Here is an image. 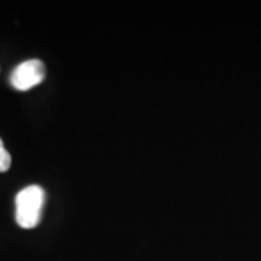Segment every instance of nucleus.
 <instances>
[{
  "mask_svg": "<svg viewBox=\"0 0 261 261\" xmlns=\"http://www.w3.org/2000/svg\"><path fill=\"white\" fill-rule=\"evenodd\" d=\"M45 202V192L39 186H28L16 195V222L19 226L31 229L35 228L41 218Z\"/></svg>",
  "mask_w": 261,
  "mask_h": 261,
  "instance_id": "obj_1",
  "label": "nucleus"
},
{
  "mask_svg": "<svg viewBox=\"0 0 261 261\" xmlns=\"http://www.w3.org/2000/svg\"><path fill=\"white\" fill-rule=\"evenodd\" d=\"M45 79V65L39 60L23 61L12 71L10 84L20 92H27L29 89L41 84Z\"/></svg>",
  "mask_w": 261,
  "mask_h": 261,
  "instance_id": "obj_2",
  "label": "nucleus"
},
{
  "mask_svg": "<svg viewBox=\"0 0 261 261\" xmlns=\"http://www.w3.org/2000/svg\"><path fill=\"white\" fill-rule=\"evenodd\" d=\"M10 164H12V157L8 152V149L5 148L3 145V141L0 138V173H5L10 168Z\"/></svg>",
  "mask_w": 261,
  "mask_h": 261,
  "instance_id": "obj_3",
  "label": "nucleus"
}]
</instances>
